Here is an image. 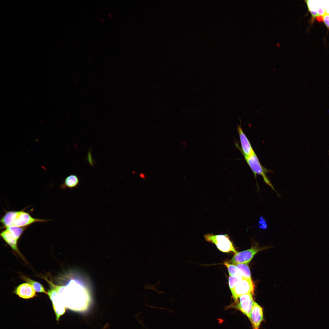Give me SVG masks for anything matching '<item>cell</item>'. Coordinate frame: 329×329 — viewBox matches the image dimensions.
I'll use <instances>...</instances> for the list:
<instances>
[{
  "mask_svg": "<svg viewBox=\"0 0 329 329\" xmlns=\"http://www.w3.org/2000/svg\"><path fill=\"white\" fill-rule=\"evenodd\" d=\"M244 157L247 163L253 172L255 178H256L257 174L260 175L263 177L265 182L276 191L266 175L267 173L272 172L264 168L261 165L255 153H254L249 157Z\"/></svg>",
  "mask_w": 329,
  "mask_h": 329,
  "instance_id": "5",
  "label": "cell"
},
{
  "mask_svg": "<svg viewBox=\"0 0 329 329\" xmlns=\"http://www.w3.org/2000/svg\"><path fill=\"white\" fill-rule=\"evenodd\" d=\"M204 237L206 241L214 244L220 251L223 252H232L235 253L236 250L229 235L227 234L214 235L212 233L205 234Z\"/></svg>",
  "mask_w": 329,
  "mask_h": 329,
  "instance_id": "3",
  "label": "cell"
},
{
  "mask_svg": "<svg viewBox=\"0 0 329 329\" xmlns=\"http://www.w3.org/2000/svg\"><path fill=\"white\" fill-rule=\"evenodd\" d=\"M242 278L239 276H230L228 278V284L231 291L235 285L240 281Z\"/></svg>",
  "mask_w": 329,
  "mask_h": 329,
  "instance_id": "19",
  "label": "cell"
},
{
  "mask_svg": "<svg viewBox=\"0 0 329 329\" xmlns=\"http://www.w3.org/2000/svg\"><path fill=\"white\" fill-rule=\"evenodd\" d=\"M14 292L20 297L25 299L33 298L36 296V291L32 286L27 283L19 285Z\"/></svg>",
  "mask_w": 329,
  "mask_h": 329,
  "instance_id": "12",
  "label": "cell"
},
{
  "mask_svg": "<svg viewBox=\"0 0 329 329\" xmlns=\"http://www.w3.org/2000/svg\"><path fill=\"white\" fill-rule=\"evenodd\" d=\"M254 285L251 279L242 278L231 291L232 297L235 301L240 296L248 293L253 294Z\"/></svg>",
  "mask_w": 329,
  "mask_h": 329,
  "instance_id": "6",
  "label": "cell"
},
{
  "mask_svg": "<svg viewBox=\"0 0 329 329\" xmlns=\"http://www.w3.org/2000/svg\"><path fill=\"white\" fill-rule=\"evenodd\" d=\"M237 129L239 135L241 148L237 143L235 144L236 146L241 151L244 157H249L255 152L249 140L239 125H238Z\"/></svg>",
  "mask_w": 329,
  "mask_h": 329,
  "instance_id": "10",
  "label": "cell"
},
{
  "mask_svg": "<svg viewBox=\"0 0 329 329\" xmlns=\"http://www.w3.org/2000/svg\"><path fill=\"white\" fill-rule=\"evenodd\" d=\"M1 237L14 250L21 254L18 247V239L16 238L7 229L2 230L0 233Z\"/></svg>",
  "mask_w": 329,
  "mask_h": 329,
  "instance_id": "13",
  "label": "cell"
},
{
  "mask_svg": "<svg viewBox=\"0 0 329 329\" xmlns=\"http://www.w3.org/2000/svg\"><path fill=\"white\" fill-rule=\"evenodd\" d=\"M260 250L257 247H254L249 249L237 252L228 262L233 264H247L251 261L254 255Z\"/></svg>",
  "mask_w": 329,
  "mask_h": 329,
  "instance_id": "8",
  "label": "cell"
},
{
  "mask_svg": "<svg viewBox=\"0 0 329 329\" xmlns=\"http://www.w3.org/2000/svg\"><path fill=\"white\" fill-rule=\"evenodd\" d=\"M263 315L262 308L254 302L252 307L249 319L253 329H258L263 320Z\"/></svg>",
  "mask_w": 329,
  "mask_h": 329,
  "instance_id": "11",
  "label": "cell"
},
{
  "mask_svg": "<svg viewBox=\"0 0 329 329\" xmlns=\"http://www.w3.org/2000/svg\"><path fill=\"white\" fill-rule=\"evenodd\" d=\"M21 278L27 283L30 284L36 292L48 294V292L46 291L44 286L39 282L23 275L21 276Z\"/></svg>",
  "mask_w": 329,
  "mask_h": 329,
  "instance_id": "16",
  "label": "cell"
},
{
  "mask_svg": "<svg viewBox=\"0 0 329 329\" xmlns=\"http://www.w3.org/2000/svg\"><path fill=\"white\" fill-rule=\"evenodd\" d=\"M48 295L52 303L56 316V320L58 321L61 316L64 314L66 307L57 291L51 286L50 289L48 290Z\"/></svg>",
  "mask_w": 329,
  "mask_h": 329,
  "instance_id": "7",
  "label": "cell"
},
{
  "mask_svg": "<svg viewBox=\"0 0 329 329\" xmlns=\"http://www.w3.org/2000/svg\"><path fill=\"white\" fill-rule=\"evenodd\" d=\"M304 2L311 14L312 23L316 18L329 14V0H306Z\"/></svg>",
  "mask_w": 329,
  "mask_h": 329,
  "instance_id": "4",
  "label": "cell"
},
{
  "mask_svg": "<svg viewBox=\"0 0 329 329\" xmlns=\"http://www.w3.org/2000/svg\"><path fill=\"white\" fill-rule=\"evenodd\" d=\"M132 173H133L134 174H136V172H135V171H132Z\"/></svg>",
  "mask_w": 329,
  "mask_h": 329,
  "instance_id": "22",
  "label": "cell"
},
{
  "mask_svg": "<svg viewBox=\"0 0 329 329\" xmlns=\"http://www.w3.org/2000/svg\"><path fill=\"white\" fill-rule=\"evenodd\" d=\"M46 280L57 291L66 308L80 313L88 310L91 297L89 290L83 284L74 279L71 280L65 286L56 285Z\"/></svg>",
  "mask_w": 329,
  "mask_h": 329,
  "instance_id": "1",
  "label": "cell"
},
{
  "mask_svg": "<svg viewBox=\"0 0 329 329\" xmlns=\"http://www.w3.org/2000/svg\"><path fill=\"white\" fill-rule=\"evenodd\" d=\"M224 264L227 268L230 276L246 278L242 272L235 265L229 263L228 261L225 262Z\"/></svg>",
  "mask_w": 329,
  "mask_h": 329,
  "instance_id": "15",
  "label": "cell"
},
{
  "mask_svg": "<svg viewBox=\"0 0 329 329\" xmlns=\"http://www.w3.org/2000/svg\"><path fill=\"white\" fill-rule=\"evenodd\" d=\"M27 228V227H20L15 226H11L5 229L18 240Z\"/></svg>",
  "mask_w": 329,
  "mask_h": 329,
  "instance_id": "17",
  "label": "cell"
},
{
  "mask_svg": "<svg viewBox=\"0 0 329 329\" xmlns=\"http://www.w3.org/2000/svg\"><path fill=\"white\" fill-rule=\"evenodd\" d=\"M9 222L10 226L20 227H27L37 222H43L49 221L33 217L25 209L19 211H9L8 214Z\"/></svg>",
  "mask_w": 329,
  "mask_h": 329,
  "instance_id": "2",
  "label": "cell"
},
{
  "mask_svg": "<svg viewBox=\"0 0 329 329\" xmlns=\"http://www.w3.org/2000/svg\"><path fill=\"white\" fill-rule=\"evenodd\" d=\"M80 184V180L77 175L71 174L67 176L60 186L62 189H73L77 187Z\"/></svg>",
  "mask_w": 329,
  "mask_h": 329,
  "instance_id": "14",
  "label": "cell"
},
{
  "mask_svg": "<svg viewBox=\"0 0 329 329\" xmlns=\"http://www.w3.org/2000/svg\"><path fill=\"white\" fill-rule=\"evenodd\" d=\"M139 176L142 179H144L145 177V175L143 173H140L139 175Z\"/></svg>",
  "mask_w": 329,
  "mask_h": 329,
  "instance_id": "21",
  "label": "cell"
},
{
  "mask_svg": "<svg viewBox=\"0 0 329 329\" xmlns=\"http://www.w3.org/2000/svg\"><path fill=\"white\" fill-rule=\"evenodd\" d=\"M243 273L246 278H251L249 268L246 264H234Z\"/></svg>",
  "mask_w": 329,
  "mask_h": 329,
  "instance_id": "18",
  "label": "cell"
},
{
  "mask_svg": "<svg viewBox=\"0 0 329 329\" xmlns=\"http://www.w3.org/2000/svg\"><path fill=\"white\" fill-rule=\"evenodd\" d=\"M237 300L238 302L232 306L239 310L249 318L254 302L252 294L248 293L239 296Z\"/></svg>",
  "mask_w": 329,
  "mask_h": 329,
  "instance_id": "9",
  "label": "cell"
},
{
  "mask_svg": "<svg viewBox=\"0 0 329 329\" xmlns=\"http://www.w3.org/2000/svg\"><path fill=\"white\" fill-rule=\"evenodd\" d=\"M318 18L317 19L319 21L322 20L327 28L329 29V14H326ZM318 18H317V19Z\"/></svg>",
  "mask_w": 329,
  "mask_h": 329,
  "instance_id": "20",
  "label": "cell"
}]
</instances>
